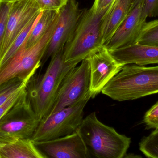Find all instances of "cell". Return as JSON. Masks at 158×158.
<instances>
[{
    "label": "cell",
    "instance_id": "obj_1",
    "mask_svg": "<svg viewBox=\"0 0 158 158\" xmlns=\"http://www.w3.org/2000/svg\"><path fill=\"white\" fill-rule=\"evenodd\" d=\"M101 93L119 102L158 93V66L125 65L104 87Z\"/></svg>",
    "mask_w": 158,
    "mask_h": 158
},
{
    "label": "cell",
    "instance_id": "obj_2",
    "mask_svg": "<svg viewBox=\"0 0 158 158\" xmlns=\"http://www.w3.org/2000/svg\"><path fill=\"white\" fill-rule=\"evenodd\" d=\"M44 74L32 78L27 87L29 101L40 121L49 114L67 73L78 64L65 62L64 50L51 58Z\"/></svg>",
    "mask_w": 158,
    "mask_h": 158
},
{
    "label": "cell",
    "instance_id": "obj_3",
    "mask_svg": "<svg viewBox=\"0 0 158 158\" xmlns=\"http://www.w3.org/2000/svg\"><path fill=\"white\" fill-rule=\"evenodd\" d=\"M110 6L101 10L93 6L90 9H84L65 45V62L78 64L90 54L104 46L101 38V25Z\"/></svg>",
    "mask_w": 158,
    "mask_h": 158
},
{
    "label": "cell",
    "instance_id": "obj_4",
    "mask_svg": "<svg viewBox=\"0 0 158 158\" xmlns=\"http://www.w3.org/2000/svg\"><path fill=\"white\" fill-rule=\"evenodd\" d=\"M79 131L91 157L123 158L131 139L101 122L95 112L84 118Z\"/></svg>",
    "mask_w": 158,
    "mask_h": 158
},
{
    "label": "cell",
    "instance_id": "obj_5",
    "mask_svg": "<svg viewBox=\"0 0 158 158\" xmlns=\"http://www.w3.org/2000/svg\"><path fill=\"white\" fill-rule=\"evenodd\" d=\"M90 99L85 98L42 119L31 137L32 142L54 140L77 131L83 120L84 109Z\"/></svg>",
    "mask_w": 158,
    "mask_h": 158
},
{
    "label": "cell",
    "instance_id": "obj_6",
    "mask_svg": "<svg viewBox=\"0 0 158 158\" xmlns=\"http://www.w3.org/2000/svg\"><path fill=\"white\" fill-rule=\"evenodd\" d=\"M40 122L28 99L26 89L0 120V142L31 139Z\"/></svg>",
    "mask_w": 158,
    "mask_h": 158
},
{
    "label": "cell",
    "instance_id": "obj_7",
    "mask_svg": "<svg viewBox=\"0 0 158 158\" xmlns=\"http://www.w3.org/2000/svg\"><path fill=\"white\" fill-rule=\"evenodd\" d=\"M57 18L58 16L38 43L27 49L21 47L10 61L0 69V84L14 78L24 80L35 74L41 66Z\"/></svg>",
    "mask_w": 158,
    "mask_h": 158
},
{
    "label": "cell",
    "instance_id": "obj_8",
    "mask_svg": "<svg viewBox=\"0 0 158 158\" xmlns=\"http://www.w3.org/2000/svg\"><path fill=\"white\" fill-rule=\"evenodd\" d=\"M90 85V66L85 58L67 73L47 116L85 98L91 99Z\"/></svg>",
    "mask_w": 158,
    "mask_h": 158
},
{
    "label": "cell",
    "instance_id": "obj_9",
    "mask_svg": "<svg viewBox=\"0 0 158 158\" xmlns=\"http://www.w3.org/2000/svg\"><path fill=\"white\" fill-rule=\"evenodd\" d=\"M84 10L80 8L77 0H68L66 4L59 10L55 27L41 63H44L64 50Z\"/></svg>",
    "mask_w": 158,
    "mask_h": 158
},
{
    "label": "cell",
    "instance_id": "obj_10",
    "mask_svg": "<svg viewBox=\"0 0 158 158\" xmlns=\"http://www.w3.org/2000/svg\"><path fill=\"white\" fill-rule=\"evenodd\" d=\"M41 12L34 0H17L12 2L0 50V60L16 38Z\"/></svg>",
    "mask_w": 158,
    "mask_h": 158
},
{
    "label": "cell",
    "instance_id": "obj_11",
    "mask_svg": "<svg viewBox=\"0 0 158 158\" xmlns=\"http://www.w3.org/2000/svg\"><path fill=\"white\" fill-rule=\"evenodd\" d=\"M86 59L90 66V93L94 98L121 70L119 64L105 46L90 54Z\"/></svg>",
    "mask_w": 158,
    "mask_h": 158
},
{
    "label": "cell",
    "instance_id": "obj_12",
    "mask_svg": "<svg viewBox=\"0 0 158 158\" xmlns=\"http://www.w3.org/2000/svg\"><path fill=\"white\" fill-rule=\"evenodd\" d=\"M34 145L44 158H90L79 130L72 134Z\"/></svg>",
    "mask_w": 158,
    "mask_h": 158
},
{
    "label": "cell",
    "instance_id": "obj_13",
    "mask_svg": "<svg viewBox=\"0 0 158 158\" xmlns=\"http://www.w3.org/2000/svg\"><path fill=\"white\" fill-rule=\"evenodd\" d=\"M147 17L143 10V0H137L124 21L104 46L110 51L137 43Z\"/></svg>",
    "mask_w": 158,
    "mask_h": 158
},
{
    "label": "cell",
    "instance_id": "obj_14",
    "mask_svg": "<svg viewBox=\"0 0 158 158\" xmlns=\"http://www.w3.org/2000/svg\"><path fill=\"white\" fill-rule=\"evenodd\" d=\"M109 51L123 66L129 64L144 66L158 64V45L136 43Z\"/></svg>",
    "mask_w": 158,
    "mask_h": 158
},
{
    "label": "cell",
    "instance_id": "obj_15",
    "mask_svg": "<svg viewBox=\"0 0 158 158\" xmlns=\"http://www.w3.org/2000/svg\"><path fill=\"white\" fill-rule=\"evenodd\" d=\"M132 6V0H115L110 6L101 25V38L104 46L124 21Z\"/></svg>",
    "mask_w": 158,
    "mask_h": 158
},
{
    "label": "cell",
    "instance_id": "obj_16",
    "mask_svg": "<svg viewBox=\"0 0 158 158\" xmlns=\"http://www.w3.org/2000/svg\"><path fill=\"white\" fill-rule=\"evenodd\" d=\"M0 158H44L31 139L0 142Z\"/></svg>",
    "mask_w": 158,
    "mask_h": 158
},
{
    "label": "cell",
    "instance_id": "obj_17",
    "mask_svg": "<svg viewBox=\"0 0 158 158\" xmlns=\"http://www.w3.org/2000/svg\"><path fill=\"white\" fill-rule=\"evenodd\" d=\"M58 15V11H42L40 18L32 28L22 47L24 49H27L38 43L49 30Z\"/></svg>",
    "mask_w": 158,
    "mask_h": 158
},
{
    "label": "cell",
    "instance_id": "obj_18",
    "mask_svg": "<svg viewBox=\"0 0 158 158\" xmlns=\"http://www.w3.org/2000/svg\"><path fill=\"white\" fill-rule=\"evenodd\" d=\"M41 14V13L38 17L36 18L30 23L13 42L3 57L0 60V69L6 65L21 49L32 28L35 26L38 19L40 18Z\"/></svg>",
    "mask_w": 158,
    "mask_h": 158
},
{
    "label": "cell",
    "instance_id": "obj_19",
    "mask_svg": "<svg viewBox=\"0 0 158 158\" xmlns=\"http://www.w3.org/2000/svg\"><path fill=\"white\" fill-rule=\"evenodd\" d=\"M139 149L147 157L158 158V129L142 139Z\"/></svg>",
    "mask_w": 158,
    "mask_h": 158
},
{
    "label": "cell",
    "instance_id": "obj_20",
    "mask_svg": "<svg viewBox=\"0 0 158 158\" xmlns=\"http://www.w3.org/2000/svg\"><path fill=\"white\" fill-rule=\"evenodd\" d=\"M137 43L158 46V19L147 22Z\"/></svg>",
    "mask_w": 158,
    "mask_h": 158
},
{
    "label": "cell",
    "instance_id": "obj_21",
    "mask_svg": "<svg viewBox=\"0 0 158 158\" xmlns=\"http://www.w3.org/2000/svg\"><path fill=\"white\" fill-rule=\"evenodd\" d=\"M33 76H30L24 80L19 78H14L0 84V106Z\"/></svg>",
    "mask_w": 158,
    "mask_h": 158
},
{
    "label": "cell",
    "instance_id": "obj_22",
    "mask_svg": "<svg viewBox=\"0 0 158 158\" xmlns=\"http://www.w3.org/2000/svg\"><path fill=\"white\" fill-rule=\"evenodd\" d=\"M11 5L12 2H0V50L5 34Z\"/></svg>",
    "mask_w": 158,
    "mask_h": 158
},
{
    "label": "cell",
    "instance_id": "obj_23",
    "mask_svg": "<svg viewBox=\"0 0 158 158\" xmlns=\"http://www.w3.org/2000/svg\"><path fill=\"white\" fill-rule=\"evenodd\" d=\"M30 80L26 81L19 89H18L16 92H15L12 95V96L6 102H5L2 105L0 106V120L2 117L8 111V110L14 105V104L17 101L20 96L26 91L27 89V85Z\"/></svg>",
    "mask_w": 158,
    "mask_h": 158
},
{
    "label": "cell",
    "instance_id": "obj_24",
    "mask_svg": "<svg viewBox=\"0 0 158 158\" xmlns=\"http://www.w3.org/2000/svg\"><path fill=\"white\" fill-rule=\"evenodd\" d=\"M41 11H59L64 7L68 0H34Z\"/></svg>",
    "mask_w": 158,
    "mask_h": 158
},
{
    "label": "cell",
    "instance_id": "obj_25",
    "mask_svg": "<svg viewBox=\"0 0 158 158\" xmlns=\"http://www.w3.org/2000/svg\"><path fill=\"white\" fill-rule=\"evenodd\" d=\"M143 122L148 129H158V102L145 113Z\"/></svg>",
    "mask_w": 158,
    "mask_h": 158
},
{
    "label": "cell",
    "instance_id": "obj_26",
    "mask_svg": "<svg viewBox=\"0 0 158 158\" xmlns=\"http://www.w3.org/2000/svg\"><path fill=\"white\" fill-rule=\"evenodd\" d=\"M143 7L148 17L158 16V0H143Z\"/></svg>",
    "mask_w": 158,
    "mask_h": 158
},
{
    "label": "cell",
    "instance_id": "obj_27",
    "mask_svg": "<svg viewBox=\"0 0 158 158\" xmlns=\"http://www.w3.org/2000/svg\"><path fill=\"white\" fill-rule=\"evenodd\" d=\"M115 0H95L92 6L98 10L105 9L109 7Z\"/></svg>",
    "mask_w": 158,
    "mask_h": 158
},
{
    "label": "cell",
    "instance_id": "obj_28",
    "mask_svg": "<svg viewBox=\"0 0 158 158\" xmlns=\"http://www.w3.org/2000/svg\"><path fill=\"white\" fill-rule=\"evenodd\" d=\"M17 0H0V2H15Z\"/></svg>",
    "mask_w": 158,
    "mask_h": 158
},
{
    "label": "cell",
    "instance_id": "obj_29",
    "mask_svg": "<svg viewBox=\"0 0 158 158\" xmlns=\"http://www.w3.org/2000/svg\"><path fill=\"white\" fill-rule=\"evenodd\" d=\"M136 1H137V0H132V6H133L135 4V3L136 2Z\"/></svg>",
    "mask_w": 158,
    "mask_h": 158
}]
</instances>
